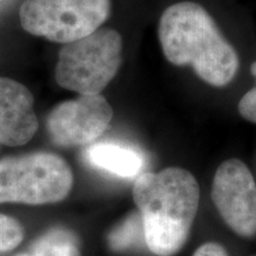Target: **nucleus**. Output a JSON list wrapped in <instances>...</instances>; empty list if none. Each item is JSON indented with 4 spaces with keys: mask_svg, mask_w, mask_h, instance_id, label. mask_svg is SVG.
Segmentation results:
<instances>
[{
    "mask_svg": "<svg viewBox=\"0 0 256 256\" xmlns=\"http://www.w3.org/2000/svg\"><path fill=\"white\" fill-rule=\"evenodd\" d=\"M86 156L92 166L120 177H136L144 166L142 156L139 153L119 144H92Z\"/></svg>",
    "mask_w": 256,
    "mask_h": 256,
    "instance_id": "1a4fd4ad",
    "label": "nucleus"
},
{
    "mask_svg": "<svg viewBox=\"0 0 256 256\" xmlns=\"http://www.w3.org/2000/svg\"><path fill=\"white\" fill-rule=\"evenodd\" d=\"M34 104V95L24 84L0 78V144L22 146L34 136L38 119Z\"/></svg>",
    "mask_w": 256,
    "mask_h": 256,
    "instance_id": "6e6552de",
    "label": "nucleus"
},
{
    "mask_svg": "<svg viewBox=\"0 0 256 256\" xmlns=\"http://www.w3.org/2000/svg\"><path fill=\"white\" fill-rule=\"evenodd\" d=\"M113 115V108L102 95H80L52 108L48 115L46 130L57 146L89 145L107 130Z\"/></svg>",
    "mask_w": 256,
    "mask_h": 256,
    "instance_id": "423d86ee",
    "label": "nucleus"
},
{
    "mask_svg": "<svg viewBox=\"0 0 256 256\" xmlns=\"http://www.w3.org/2000/svg\"><path fill=\"white\" fill-rule=\"evenodd\" d=\"M133 198L147 248L158 256L177 254L188 241L200 206L194 176L182 168L145 172L134 183Z\"/></svg>",
    "mask_w": 256,
    "mask_h": 256,
    "instance_id": "f257e3e1",
    "label": "nucleus"
},
{
    "mask_svg": "<svg viewBox=\"0 0 256 256\" xmlns=\"http://www.w3.org/2000/svg\"><path fill=\"white\" fill-rule=\"evenodd\" d=\"M238 112L246 120L256 124V88H252L241 98Z\"/></svg>",
    "mask_w": 256,
    "mask_h": 256,
    "instance_id": "ddd939ff",
    "label": "nucleus"
},
{
    "mask_svg": "<svg viewBox=\"0 0 256 256\" xmlns=\"http://www.w3.org/2000/svg\"><path fill=\"white\" fill-rule=\"evenodd\" d=\"M108 246L114 252H124L145 242V232L139 211L130 214L114 226L107 236Z\"/></svg>",
    "mask_w": 256,
    "mask_h": 256,
    "instance_id": "9b49d317",
    "label": "nucleus"
},
{
    "mask_svg": "<svg viewBox=\"0 0 256 256\" xmlns=\"http://www.w3.org/2000/svg\"><path fill=\"white\" fill-rule=\"evenodd\" d=\"M158 32L166 60L192 66L208 84L224 87L238 74V52L203 6L192 2L170 6L160 18Z\"/></svg>",
    "mask_w": 256,
    "mask_h": 256,
    "instance_id": "f03ea898",
    "label": "nucleus"
},
{
    "mask_svg": "<svg viewBox=\"0 0 256 256\" xmlns=\"http://www.w3.org/2000/svg\"><path fill=\"white\" fill-rule=\"evenodd\" d=\"M211 198L230 229L242 238L256 235V183L244 162L229 159L218 166Z\"/></svg>",
    "mask_w": 256,
    "mask_h": 256,
    "instance_id": "0eeeda50",
    "label": "nucleus"
},
{
    "mask_svg": "<svg viewBox=\"0 0 256 256\" xmlns=\"http://www.w3.org/2000/svg\"><path fill=\"white\" fill-rule=\"evenodd\" d=\"M32 256H82L80 240L66 228H54L36 240L31 248Z\"/></svg>",
    "mask_w": 256,
    "mask_h": 256,
    "instance_id": "9d476101",
    "label": "nucleus"
},
{
    "mask_svg": "<svg viewBox=\"0 0 256 256\" xmlns=\"http://www.w3.org/2000/svg\"><path fill=\"white\" fill-rule=\"evenodd\" d=\"M250 70H252V75H254L255 78H256V62H254V63L252 64V68H250Z\"/></svg>",
    "mask_w": 256,
    "mask_h": 256,
    "instance_id": "2eb2a0df",
    "label": "nucleus"
},
{
    "mask_svg": "<svg viewBox=\"0 0 256 256\" xmlns=\"http://www.w3.org/2000/svg\"><path fill=\"white\" fill-rule=\"evenodd\" d=\"M192 256H228V254L220 243L208 242L202 244Z\"/></svg>",
    "mask_w": 256,
    "mask_h": 256,
    "instance_id": "4468645a",
    "label": "nucleus"
},
{
    "mask_svg": "<svg viewBox=\"0 0 256 256\" xmlns=\"http://www.w3.org/2000/svg\"><path fill=\"white\" fill-rule=\"evenodd\" d=\"M110 14V0H25L19 19L28 34L66 44L98 30Z\"/></svg>",
    "mask_w": 256,
    "mask_h": 256,
    "instance_id": "39448f33",
    "label": "nucleus"
},
{
    "mask_svg": "<svg viewBox=\"0 0 256 256\" xmlns=\"http://www.w3.org/2000/svg\"><path fill=\"white\" fill-rule=\"evenodd\" d=\"M122 48V37L113 28H98L64 44L56 66L57 83L80 95L100 94L119 72Z\"/></svg>",
    "mask_w": 256,
    "mask_h": 256,
    "instance_id": "20e7f679",
    "label": "nucleus"
},
{
    "mask_svg": "<svg viewBox=\"0 0 256 256\" xmlns=\"http://www.w3.org/2000/svg\"><path fill=\"white\" fill-rule=\"evenodd\" d=\"M72 183L68 162L54 153L34 152L0 160V203H58L68 197Z\"/></svg>",
    "mask_w": 256,
    "mask_h": 256,
    "instance_id": "7ed1b4c3",
    "label": "nucleus"
},
{
    "mask_svg": "<svg viewBox=\"0 0 256 256\" xmlns=\"http://www.w3.org/2000/svg\"><path fill=\"white\" fill-rule=\"evenodd\" d=\"M14 256H32V255H31V252H22V254H18Z\"/></svg>",
    "mask_w": 256,
    "mask_h": 256,
    "instance_id": "dca6fc26",
    "label": "nucleus"
},
{
    "mask_svg": "<svg viewBox=\"0 0 256 256\" xmlns=\"http://www.w3.org/2000/svg\"><path fill=\"white\" fill-rule=\"evenodd\" d=\"M24 238L22 224L14 217L0 214V255L14 250Z\"/></svg>",
    "mask_w": 256,
    "mask_h": 256,
    "instance_id": "f8f14e48",
    "label": "nucleus"
}]
</instances>
